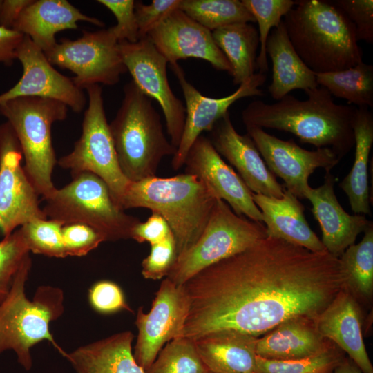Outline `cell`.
I'll use <instances>...</instances> for the list:
<instances>
[{"instance_id": "f1b7e54d", "label": "cell", "mask_w": 373, "mask_h": 373, "mask_svg": "<svg viewBox=\"0 0 373 373\" xmlns=\"http://www.w3.org/2000/svg\"><path fill=\"white\" fill-rule=\"evenodd\" d=\"M354 161L339 183L354 214L370 215L372 198L368 184V163L373 144V114L369 108H357L354 122Z\"/></svg>"}, {"instance_id": "4316f807", "label": "cell", "mask_w": 373, "mask_h": 373, "mask_svg": "<svg viewBox=\"0 0 373 373\" xmlns=\"http://www.w3.org/2000/svg\"><path fill=\"white\" fill-rule=\"evenodd\" d=\"M314 321L296 318L282 323L257 338L256 355L269 360L289 361L320 352L330 343L318 334Z\"/></svg>"}, {"instance_id": "e575fe53", "label": "cell", "mask_w": 373, "mask_h": 373, "mask_svg": "<svg viewBox=\"0 0 373 373\" xmlns=\"http://www.w3.org/2000/svg\"><path fill=\"white\" fill-rule=\"evenodd\" d=\"M344 358L341 350L331 343L320 352L301 359L277 361L256 356L254 373H332Z\"/></svg>"}, {"instance_id": "83f0119b", "label": "cell", "mask_w": 373, "mask_h": 373, "mask_svg": "<svg viewBox=\"0 0 373 373\" xmlns=\"http://www.w3.org/2000/svg\"><path fill=\"white\" fill-rule=\"evenodd\" d=\"M129 331L81 346L64 356L76 373H145L135 360Z\"/></svg>"}, {"instance_id": "30bf717a", "label": "cell", "mask_w": 373, "mask_h": 373, "mask_svg": "<svg viewBox=\"0 0 373 373\" xmlns=\"http://www.w3.org/2000/svg\"><path fill=\"white\" fill-rule=\"evenodd\" d=\"M88 106L84 112L82 131L70 153L57 160L59 166L73 175L82 172L93 173L108 186L113 199L122 208V202L131 182L123 173L107 122L102 88L91 85L85 88Z\"/></svg>"}, {"instance_id": "bcb514c9", "label": "cell", "mask_w": 373, "mask_h": 373, "mask_svg": "<svg viewBox=\"0 0 373 373\" xmlns=\"http://www.w3.org/2000/svg\"><path fill=\"white\" fill-rule=\"evenodd\" d=\"M24 35L0 26V62L10 66L17 59L16 50Z\"/></svg>"}, {"instance_id": "b9f144b4", "label": "cell", "mask_w": 373, "mask_h": 373, "mask_svg": "<svg viewBox=\"0 0 373 373\" xmlns=\"http://www.w3.org/2000/svg\"><path fill=\"white\" fill-rule=\"evenodd\" d=\"M62 236L66 256H84L105 242L96 230L80 223L64 225Z\"/></svg>"}, {"instance_id": "74e56055", "label": "cell", "mask_w": 373, "mask_h": 373, "mask_svg": "<svg viewBox=\"0 0 373 373\" xmlns=\"http://www.w3.org/2000/svg\"><path fill=\"white\" fill-rule=\"evenodd\" d=\"M29 249L19 228L0 240V303L8 294Z\"/></svg>"}, {"instance_id": "603a6c76", "label": "cell", "mask_w": 373, "mask_h": 373, "mask_svg": "<svg viewBox=\"0 0 373 373\" xmlns=\"http://www.w3.org/2000/svg\"><path fill=\"white\" fill-rule=\"evenodd\" d=\"M79 21L104 26L103 21L84 14L66 0H33L20 14L12 29L29 37L46 55L57 43L55 35L77 29Z\"/></svg>"}, {"instance_id": "ba28073f", "label": "cell", "mask_w": 373, "mask_h": 373, "mask_svg": "<svg viewBox=\"0 0 373 373\" xmlns=\"http://www.w3.org/2000/svg\"><path fill=\"white\" fill-rule=\"evenodd\" d=\"M42 208L47 219L64 225L80 223L96 230L104 241L131 238L140 220L124 212L115 202L107 184L96 175L82 172L57 189Z\"/></svg>"}, {"instance_id": "4dcf8cb0", "label": "cell", "mask_w": 373, "mask_h": 373, "mask_svg": "<svg viewBox=\"0 0 373 373\" xmlns=\"http://www.w3.org/2000/svg\"><path fill=\"white\" fill-rule=\"evenodd\" d=\"M318 86L333 97L361 107H373V66L363 61L347 69L316 73Z\"/></svg>"}, {"instance_id": "d4e9b609", "label": "cell", "mask_w": 373, "mask_h": 373, "mask_svg": "<svg viewBox=\"0 0 373 373\" xmlns=\"http://www.w3.org/2000/svg\"><path fill=\"white\" fill-rule=\"evenodd\" d=\"M257 337L241 332H216L193 341L206 369L211 373H254Z\"/></svg>"}, {"instance_id": "6da1fadb", "label": "cell", "mask_w": 373, "mask_h": 373, "mask_svg": "<svg viewBox=\"0 0 373 373\" xmlns=\"http://www.w3.org/2000/svg\"><path fill=\"white\" fill-rule=\"evenodd\" d=\"M189 309L180 337L232 330L257 337L291 318L314 321L345 288L339 258L267 236L184 285Z\"/></svg>"}, {"instance_id": "277c9868", "label": "cell", "mask_w": 373, "mask_h": 373, "mask_svg": "<svg viewBox=\"0 0 373 373\" xmlns=\"http://www.w3.org/2000/svg\"><path fill=\"white\" fill-rule=\"evenodd\" d=\"M218 199L203 181L184 173L131 182L122 208H146L160 214L173 234L178 256L200 236Z\"/></svg>"}, {"instance_id": "f35d334b", "label": "cell", "mask_w": 373, "mask_h": 373, "mask_svg": "<svg viewBox=\"0 0 373 373\" xmlns=\"http://www.w3.org/2000/svg\"><path fill=\"white\" fill-rule=\"evenodd\" d=\"M178 257L173 234L162 241L151 245L150 254L142 262V274L144 278L160 280L167 276Z\"/></svg>"}, {"instance_id": "52a82bcc", "label": "cell", "mask_w": 373, "mask_h": 373, "mask_svg": "<svg viewBox=\"0 0 373 373\" xmlns=\"http://www.w3.org/2000/svg\"><path fill=\"white\" fill-rule=\"evenodd\" d=\"M68 109L61 102L37 97H20L0 104V113L7 119L20 143L24 170L44 199L56 189L52 173L57 160L51 128L55 122L66 118Z\"/></svg>"}, {"instance_id": "ac0fdd59", "label": "cell", "mask_w": 373, "mask_h": 373, "mask_svg": "<svg viewBox=\"0 0 373 373\" xmlns=\"http://www.w3.org/2000/svg\"><path fill=\"white\" fill-rule=\"evenodd\" d=\"M184 173L203 181L238 216L262 222V215L253 200L252 192L233 168L214 149L210 140L199 136L186 157Z\"/></svg>"}, {"instance_id": "7a4b0ae2", "label": "cell", "mask_w": 373, "mask_h": 373, "mask_svg": "<svg viewBox=\"0 0 373 373\" xmlns=\"http://www.w3.org/2000/svg\"><path fill=\"white\" fill-rule=\"evenodd\" d=\"M304 91L305 100L287 95L273 104L251 102L242 112L245 126L291 133L302 143L331 149L342 159L354 146L357 108L337 104L321 86Z\"/></svg>"}, {"instance_id": "d6986e66", "label": "cell", "mask_w": 373, "mask_h": 373, "mask_svg": "<svg viewBox=\"0 0 373 373\" xmlns=\"http://www.w3.org/2000/svg\"><path fill=\"white\" fill-rule=\"evenodd\" d=\"M171 66L180 59H201L231 75V66L213 38L212 32L178 8L147 35Z\"/></svg>"}, {"instance_id": "2e32d148", "label": "cell", "mask_w": 373, "mask_h": 373, "mask_svg": "<svg viewBox=\"0 0 373 373\" xmlns=\"http://www.w3.org/2000/svg\"><path fill=\"white\" fill-rule=\"evenodd\" d=\"M171 68L178 79L186 104L183 132L171 161L173 169L177 171L184 166L187 153L195 140L203 131L210 132L233 103L242 98L265 95L259 87L265 84L267 76L264 73H255L240 84L232 94L224 97L212 98L202 95L187 81L178 64Z\"/></svg>"}, {"instance_id": "7bdbcfd3", "label": "cell", "mask_w": 373, "mask_h": 373, "mask_svg": "<svg viewBox=\"0 0 373 373\" xmlns=\"http://www.w3.org/2000/svg\"><path fill=\"white\" fill-rule=\"evenodd\" d=\"M181 0H153L149 4L137 1L135 14L140 37L148 34L162 23L172 12L179 8Z\"/></svg>"}, {"instance_id": "7402d4cb", "label": "cell", "mask_w": 373, "mask_h": 373, "mask_svg": "<svg viewBox=\"0 0 373 373\" xmlns=\"http://www.w3.org/2000/svg\"><path fill=\"white\" fill-rule=\"evenodd\" d=\"M314 322L318 334L345 352L363 373H373L363 339L359 308L348 289L341 290Z\"/></svg>"}, {"instance_id": "c3c4849f", "label": "cell", "mask_w": 373, "mask_h": 373, "mask_svg": "<svg viewBox=\"0 0 373 373\" xmlns=\"http://www.w3.org/2000/svg\"><path fill=\"white\" fill-rule=\"evenodd\" d=\"M332 373H363L359 367L351 360L344 358L335 367Z\"/></svg>"}, {"instance_id": "8992f818", "label": "cell", "mask_w": 373, "mask_h": 373, "mask_svg": "<svg viewBox=\"0 0 373 373\" xmlns=\"http://www.w3.org/2000/svg\"><path fill=\"white\" fill-rule=\"evenodd\" d=\"M32 266L28 254L16 274L7 296L0 303V354L13 350L26 370L32 367L30 348L47 340L61 354L64 352L50 332L49 325L64 312L62 291L55 287H38L33 300L25 294V285Z\"/></svg>"}, {"instance_id": "5b68a950", "label": "cell", "mask_w": 373, "mask_h": 373, "mask_svg": "<svg viewBox=\"0 0 373 373\" xmlns=\"http://www.w3.org/2000/svg\"><path fill=\"white\" fill-rule=\"evenodd\" d=\"M109 128L120 168L130 182L155 176L162 160L177 150L164 135L153 99L133 81L124 85Z\"/></svg>"}, {"instance_id": "d590c367", "label": "cell", "mask_w": 373, "mask_h": 373, "mask_svg": "<svg viewBox=\"0 0 373 373\" xmlns=\"http://www.w3.org/2000/svg\"><path fill=\"white\" fill-rule=\"evenodd\" d=\"M246 8L254 17L258 25L260 52L257 56L256 66L258 73L269 70L266 52L267 40L271 30L283 21L282 17L295 4L292 0H242Z\"/></svg>"}, {"instance_id": "7c38bea8", "label": "cell", "mask_w": 373, "mask_h": 373, "mask_svg": "<svg viewBox=\"0 0 373 373\" xmlns=\"http://www.w3.org/2000/svg\"><path fill=\"white\" fill-rule=\"evenodd\" d=\"M20 143L10 124H0V231L3 236L35 220L47 219L23 166Z\"/></svg>"}, {"instance_id": "7dc6e473", "label": "cell", "mask_w": 373, "mask_h": 373, "mask_svg": "<svg viewBox=\"0 0 373 373\" xmlns=\"http://www.w3.org/2000/svg\"><path fill=\"white\" fill-rule=\"evenodd\" d=\"M33 0H0V26L12 29L22 11Z\"/></svg>"}, {"instance_id": "f546056e", "label": "cell", "mask_w": 373, "mask_h": 373, "mask_svg": "<svg viewBox=\"0 0 373 373\" xmlns=\"http://www.w3.org/2000/svg\"><path fill=\"white\" fill-rule=\"evenodd\" d=\"M212 35L231 66L233 84L240 85L255 74L259 35L253 24L229 25L213 30Z\"/></svg>"}, {"instance_id": "d6a6232c", "label": "cell", "mask_w": 373, "mask_h": 373, "mask_svg": "<svg viewBox=\"0 0 373 373\" xmlns=\"http://www.w3.org/2000/svg\"><path fill=\"white\" fill-rule=\"evenodd\" d=\"M179 9L211 32L231 24L256 22L239 0H181Z\"/></svg>"}, {"instance_id": "4fadbf2b", "label": "cell", "mask_w": 373, "mask_h": 373, "mask_svg": "<svg viewBox=\"0 0 373 373\" xmlns=\"http://www.w3.org/2000/svg\"><path fill=\"white\" fill-rule=\"evenodd\" d=\"M119 47L132 81L144 94L160 104L170 141L177 149L184 126L186 110L169 83L167 60L147 36L135 43L119 41Z\"/></svg>"}, {"instance_id": "8fae6325", "label": "cell", "mask_w": 373, "mask_h": 373, "mask_svg": "<svg viewBox=\"0 0 373 373\" xmlns=\"http://www.w3.org/2000/svg\"><path fill=\"white\" fill-rule=\"evenodd\" d=\"M46 56L52 65L73 72L74 84L83 90L95 84L114 86L127 71L111 27L84 30L75 40L62 38Z\"/></svg>"}, {"instance_id": "3957f363", "label": "cell", "mask_w": 373, "mask_h": 373, "mask_svg": "<svg viewBox=\"0 0 373 373\" xmlns=\"http://www.w3.org/2000/svg\"><path fill=\"white\" fill-rule=\"evenodd\" d=\"M283 21L297 54L315 73L343 70L363 61L354 25L332 1H295Z\"/></svg>"}, {"instance_id": "5bb4252c", "label": "cell", "mask_w": 373, "mask_h": 373, "mask_svg": "<svg viewBox=\"0 0 373 373\" xmlns=\"http://www.w3.org/2000/svg\"><path fill=\"white\" fill-rule=\"evenodd\" d=\"M189 303L184 285L167 278L160 284L148 313L139 307L135 325L138 329L133 356L146 372L163 345L180 337L188 316Z\"/></svg>"}, {"instance_id": "9c48e42d", "label": "cell", "mask_w": 373, "mask_h": 373, "mask_svg": "<svg viewBox=\"0 0 373 373\" xmlns=\"http://www.w3.org/2000/svg\"><path fill=\"white\" fill-rule=\"evenodd\" d=\"M265 224L238 216L218 199L196 242L177 257L166 278L183 285L201 270L251 247L266 238Z\"/></svg>"}, {"instance_id": "9a60e30c", "label": "cell", "mask_w": 373, "mask_h": 373, "mask_svg": "<svg viewBox=\"0 0 373 373\" xmlns=\"http://www.w3.org/2000/svg\"><path fill=\"white\" fill-rule=\"evenodd\" d=\"M265 163L284 181V187L298 198H305L309 176L318 168L331 171L341 160L329 148L309 151L294 140H284L256 126H245Z\"/></svg>"}, {"instance_id": "484cf974", "label": "cell", "mask_w": 373, "mask_h": 373, "mask_svg": "<svg viewBox=\"0 0 373 373\" xmlns=\"http://www.w3.org/2000/svg\"><path fill=\"white\" fill-rule=\"evenodd\" d=\"M266 52L272 63L271 97L278 101L293 90L318 86L316 73L303 61L292 46L283 21L274 28L267 38Z\"/></svg>"}, {"instance_id": "681fc988", "label": "cell", "mask_w": 373, "mask_h": 373, "mask_svg": "<svg viewBox=\"0 0 373 373\" xmlns=\"http://www.w3.org/2000/svg\"><path fill=\"white\" fill-rule=\"evenodd\" d=\"M206 373H211V372H209V371L207 370Z\"/></svg>"}, {"instance_id": "f6af8a7d", "label": "cell", "mask_w": 373, "mask_h": 373, "mask_svg": "<svg viewBox=\"0 0 373 373\" xmlns=\"http://www.w3.org/2000/svg\"><path fill=\"white\" fill-rule=\"evenodd\" d=\"M173 233L167 222L159 213L152 212L145 222L140 221L133 227L131 238L139 243L151 245L160 242Z\"/></svg>"}, {"instance_id": "8d00e7d4", "label": "cell", "mask_w": 373, "mask_h": 373, "mask_svg": "<svg viewBox=\"0 0 373 373\" xmlns=\"http://www.w3.org/2000/svg\"><path fill=\"white\" fill-rule=\"evenodd\" d=\"M63 224L50 219L30 221L19 228L29 251L49 257L66 256L62 236Z\"/></svg>"}, {"instance_id": "44dd1931", "label": "cell", "mask_w": 373, "mask_h": 373, "mask_svg": "<svg viewBox=\"0 0 373 373\" xmlns=\"http://www.w3.org/2000/svg\"><path fill=\"white\" fill-rule=\"evenodd\" d=\"M335 181L331 171H326L323 183L316 188L309 186L305 198L312 203V212L321 229L322 243L328 253L339 258L373 222L365 215H350L344 210L334 193Z\"/></svg>"}, {"instance_id": "60d3db41", "label": "cell", "mask_w": 373, "mask_h": 373, "mask_svg": "<svg viewBox=\"0 0 373 373\" xmlns=\"http://www.w3.org/2000/svg\"><path fill=\"white\" fill-rule=\"evenodd\" d=\"M354 25L357 40L373 44V1L334 0Z\"/></svg>"}, {"instance_id": "ee69618b", "label": "cell", "mask_w": 373, "mask_h": 373, "mask_svg": "<svg viewBox=\"0 0 373 373\" xmlns=\"http://www.w3.org/2000/svg\"><path fill=\"white\" fill-rule=\"evenodd\" d=\"M91 306L102 314H112L121 310L133 312L127 304L121 288L115 283L101 280L89 291Z\"/></svg>"}, {"instance_id": "e0dca14e", "label": "cell", "mask_w": 373, "mask_h": 373, "mask_svg": "<svg viewBox=\"0 0 373 373\" xmlns=\"http://www.w3.org/2000/svg\"><path fill=\"white\" fill-rule=\"evenodd\" d=\"M16 57L21 64L22 75L16 84L0 95V104L20 97H37L61 102L75 113L84 108L86 97L84 90L72 78L55 69L29 37L24 35L16 50Z\"/></svg>"}, {"instance_id": "1f68e13d", "label": "cell", "mask_w": 373, "mask_h": 373, "mask_svg": "<svg viewBox=\"0 0 373 373\" xmlns=\"http://www.w3.org/2000/svg\"><path fill=\"white\" fill-rule=\"evenodd\" d=\"M358 244L348 247L339 257L346 277L345 288L363 297L373 291V224Z\"/></svg>"}, {"instance_id": "836d02e7", "label": "cell", "mask_w": 373, "mask_h": 373, "mask_svg": "<svg viewBox=\"0 0 373 373\" xmlns=\"http://www.w3.org/2000/svg\"><path fill=\"white\" fill-rule=\"evenodd\" d=\"M207 371L195 342L188 338L178 337L166 343L145 373H206Z\"/></svg>"}, {"instance_id": "ffe728a7", "label": "cell", "mask_w": 373, "mask_h": 373, "mask_svg": "<svg viewBox=\"0 0 373 373\" xmlns=\"http://www.w3.org/2000/svg\"><path fill=\"white\" fill-rule=\"evenodd\" d=\"M209 139L219 155L233 166L249 190L280 198L285 187L268 169L251 137L235 129L229 111L210 131Z\"/></svg>"}, {"instance_id": "ab89813d", "label": "cell", "mask_w": 373, "mask_h": 373, "mask_svg": "<svg viewBox=\"0 0 373 373\" xmlns=\"http://www.w3.org/2000/svg\"><path fill=\"white\" fill-rule=\"evenodd\" d=\"M97 1L108 9L115 17L117 24L111 28L119 42L135 43L140 39L135 14V1L98 0Z\"/></svg>"}, {"instance_id": "cb8c5ba5", "label": "cell", "mask_w": 373, "mask_h": 373, "mask_svg": "<svg viewBox=\"0 0 373 373\" xmlns=\"http://www.w3.org/2000/svg\"><path fill=\"white\" fill-rule=\"evenodd\" d=\"M252 198L262 213L267 236L313 252L327 251L321 240L307 222L305 207L285 188L280 198L254 193H252Z\"/></svg>"}]
</instances>
